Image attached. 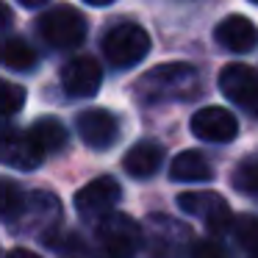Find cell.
<instances>
[{
    "instance_id": "6da1fadb",
    "label": "cell",
    "mask_w": 258,
    "mask_h": 258,
    "mask_svg": "<svg viewBox=\"0 0 258 258\" xmlns=\"http://www.w3.org/2000/svg\"><path fill=\"white\" fill-rule=\"evenodd\" d=\"M136 89H139V97H145L147 103L189 100L200 92V75L191 64H158L142 75Z\"/></svg>"
},
{
    "instance_id": "7a4b0ae2",
    "label": "cell",
    "mask_w": 258,
    "mask_h": 258,
    "mask_svg": "<svg viewBox=\"0 0 258 258\" xmlns=\"http://www.w3.org/2000/svg\"><path fill=\"white\" fill-rule=\"evenodd\" d=\"M97 244L108 258H134L139 247H145V233L136 219L114 211L97 222Z\"/></svg>"
},
{
    "instance_id": "3957f363",
    "label": "cell",
    "mask_w": 258,
    "mask_h": 258,
    "mask_svg": "<svg viewBox=\"0 0 258 258\" xmlns=\"http://www.w3.org/2000/svg\"><path fill=\"white\" fill-rule=\"evenodd\" d=\"M142 233H145V250L150 258H183L191 252V230L172 217H150Z\"/></svg>"
},
{
    "instance_id": "277c9868",
    "label": "cell",
    "mask_w": 258,
    "mask_h": 258,
    "mask_svg": "<svg viewBox=\"0 0 258 258\" xmlns=\"http://www.w3.org/2000/svg\"><path fill=\"white\" fill-rule=\"evenodd\" d=\"M103 53L114 67H134L150 53V34L136 23H119L103 36Z\"/></svg>"
},
{
    "instance_id": "5b68a950",
    "label": "cell",
    "mask_w": 258,
    "mask_h": 258,
    "mask_svg": "<svg viewBox=\"0 0 258 258\" xmlns=\"http://www.w3.org/2000/svg\"><path fill=\"white\" fill-rule=\"evenodd\" d=\"M39 34L47 45L58 50L78 47L86 36V17L73 6H56L39 17Z\"/></svg>"
},
{
    "instance_id": "8992f818",
    "label": "cell",
    "mask_w": 258,
    "mask_h": 258,
    "mask_svg": "<svg viewBox=\"0 0 258 258\" xmlns=\"http://www.w3.org/2000/svg\"><path fill=\"white\" fill-rule=\"evenodd\" d=\"M119 197H122L119 183L111 175H103V178L89 180V183L75 195V211L81 214L84 222L97 225L100 219H106L108 214H114V206L119 203Z\"/></svg>"
},
{
    "instance_id": "52a82bcc",
    "label": "cell",
    "mask_w": 258,
    "mask_h": 258,
    "mask_svg": "<svg viewBox=\"0 0 258 258\" xmlns=\"http://www.w3.org/2000/svg\"><path fill=\"white\" fill-rule=\"evenodd\" d=\"M178 206L183 208L186 214L197 217L208 230L214 233H222V230H230L236 222V217L230 214V206L222 195L217 191H183L178 197Z\"/></svg>"
},
{
    "instance_id": "ba28073f",
    "label": "cell",
    "mask_w": 258,
    "mask_h": 258,
    "mask_svg": "<svg viewBox=\"0 0 258 258\" xmlns=\"http://www.w3.org/2000/svg\"><path fill=\"white\" fill-rule=\"evenodd\" d=\"M219 92L230 103L258 114V73L247 64H228L219 73Z\"/></svg>"
},
{
    "instance_id": "9c48e42d",
    "label": "cell",
    "mask_w": 258,
    "mask_h": 258,
    "mask_svg": "<svg viewBox=\"0 0 258 258\" xmlns=\"http://www.w3.org/2000/svg\"><path fill=\"white\" fill-rule=\"evenodd\" d=\"M103 84V67L92 56H75L61 67V86L70 97H92Z\"/></svg>"
},
{
    "instance_id": "30bf717a",
    "label": "cell",
    "mask_w": 258,
    "mask_h": 258,
    "mask_svg": "<svg viewBox=\"0 0 258 258\" xmlns=\"http://www.w3.org/2000/svg\"><path fill=\"white\" fill-rule=\"evenodd\" d=\"M191 134L203 142H217V145H222V142L236 139L239 122H236V117L228 108L206 106L200 111H195V117H191Z\"/></svg>"
},
{
    "instance_id": "8fae6325",
    "label": "cell",
    "mask_w": 258,
    "mask_h": 258,
    "mask_svg": "<svg viewBox=\"0 0 258 258\" xmlns=\"http://www.w3.org/2000/svg\"><path fill=\"white\" fill-rule=\"evenodd\" d=\"M75 128H78V136L95 150H108V147L117 142V117L106 108H86V111L78 114L75 119Z\"/></svg>"
},
{
    "instance_id": "7c38bea8",
    "label": "cell",
    "mask_w": 258,
    "mask_h": 258,
    "mask_svg": "<svg viewBox=\"0 0 258 258\" xmlns=\"http://www.w3.org/2000/svg\"><path fill=\"white\" fill-rule=\"evenodd\" d=\"M45 158V150L36 145V139L31 134H20V131H12V134L0 136V164L14 169H36Z\"/></svg>"
},
{
    "instance_id": "4fadbf2b",
    "label": "cell",
    "mask_w": 258,
    "mask_h": 258,
    "mask_svg": "<svg viewBox=\"0 0 258 258\" xmlns=\"http://www.w3.org/2000/svg\"><path fill=\"white\" fill-rule=\"evenodd\" d=\"M214 39L230 53H250L258 47V28L241 14H230L214 28Z\"/></svg>"
},
{
    "instance_id": "5bb4252c",
    "label": "cell",
    "mask_w": 258,
    "mask_h": 258,
    "mask_svg": "<svg viewBox=\"0 0 258 258\" xmlns=\"http://www.w3.org/2000/svg\"><path fill=\"white\" fill-rule=\"evenodd\" d=\"M58 200L47 191H34V195H25V206H23V214L17 217L20 228H34V230H42V228H50L53 222H58Z\"/></svg>"
},
{
    "instance_id": "9a60e30c",
    "label": "cell",
    "mask_w": 258,
    "mask_h": 258,
    "mask_svg": "<svg viewBox=\"0 0 258 258\" xmlns=\"http://www.w3.org/2000/svg\"><path fill=\"white\" fill-rule=\"evenodd\" d=\"M161 161H164V147L153 139H139L122 158L125 172L134 175V178H150V175H156Z\"/></svg>"
},
{
    "instance_id": "2e32d148",
    "label": "cell",
    "mask_w": 258,
    "mask_h": 258,
    "mask_svg": "<svg viewBox=\"0 0 258 258\" xmlns=\"http://www.w3.org/2000/svg\"><path fill=\"white\" fill-rule=\"evenodd\" d=\"M169 178L178 180V183H203V180L214 178V167L208 164V158L203 153L183 150L169 164Z\"/></svg>"
},
{
    "instance_id": "e0dca14e",
    "label": "cell",
    "mask_w": 258,
    "mask_h": 258,
    "mask_svg": "<svg viewBox=\"0 0 258 258\" xmlns=\"http://www.w3.org/2000/svg\"><path fill=\"white\" fill-rule=\"evenodd\" d=\"M0 64L3 67H12L17 73H25L36 64V50L20 36H12V39L0 42Z\"/></svg>"
},
{
    "instance_id": "ac0fdd59",
    "label": "cell",
    "mask_w": 258,
    "mask_h": 258,
    "mask_svg": "<svg viewBox=\"0 0 258 258\" xmlns=\"http://www.w3.org/2000/svg\"><path fill=\"white\" fill-rule=\"evenodd\" d=\"M31 136L36 139V145L42 147L45 153H56L67 145V128L61 125V119L56 117H42L34 122V128L28 131Z\"/></svg>"
},
{
    "instance_id": "d6986e66",
    "label": "cell",
    "mask_w": 258,
    "mask_h": 258,
    "mask_svg": "<svg viewBox=\"0 0 258 258\" xmlns=\"http://www.w3.org/2000/svg\"><path fill=\"white\" fill-rule=\"evenodd\" d=\"M230 230H233L239 247L247 252V258H258V217H252V214L236 217Z\"/></svg>"
},
{
    "instance_id": "ffe728a7",
    "label": "cell",
    "mask_w": 258,
    "mask_h": 258,
    "mask_svg": "<svg viewBox=\"0 0 258 258\" xmlns=\"http://www.w3.org/2000/svg\"><path fill=\"white\" fill-rule=\"evenodd\" d=\"M23 206H25V195L20 191V186L0 180V219L17 222V217L23 214Z\"/></svg>"
},
{
    "instance_id": "44dd1931",
    "label": "cell",
    "mask_w": 258,
    "mask_h": 258,
    "mask_svg": "<svg viewBox=\"0 0 258 258\" xmlns=\"http://www.w3.org/2000/svg\"><path fill=\"white\" fill-rule=\"evenodd\" d=\"M233 186L239 191H244V195L258 197V153H255V156H247L244 161L236 167Z\"/></svg>"
},
{
    "instance_id": "7402d4cb",
    "label": "cell",
    "mask_w": 258,
    "mask_h": 258,
    "mask_svg": "<svg viewBox=\"0 0 258 258\" xmlns=\"http://www.w3.org/2000/svg\"><path fill=\"white\" fill-rule=\"evenodd\" d=\"M25 106V89L20 84L0 78V114L9 117V114H17Z\"/></svg>"
},
{
    "instance_id": "603a6c76",
    "label": "cell",
    "mask_w": 258,
    "mask_h": 258,
    "mask_svg": "<svg viewBox=\"0 0 258 258\" xmlns=\"http://www.w3.org/2000/svg\"><path fill=\"white\" fill-rule=\"evenodd\" d=\"M189 258H228V250L214 239H200L191 244Z\"/></svg>"
},
{
    "instance_id": "cb8c5ba5",
    "label": "cell",
    "mask_w": 258,
    "mask_h": 258,
    "mask_svg": "<svg viewBox=\"0 0 258 258\" xmlns=\"http://www.w3.org/2000/svg\"><path fill=\"white\" fill-rule=\"evenodd\" d=\"M12 9L6 6V3H3V0H0V31H6L9 25H12Z\"/></svg>"
},
{
    "instance_id": "d4e9b609",
    "label": "cell",
    "mask_w": 258,
    "mask_h": 258,
    "mask_svg": "<svg viewBox=\"0 0 258 258\" xmlns=\"http://www.w3.org/2000/svg\"><path fill=\"white\" fill-rule=\"evenodd\" d=\"M6 258H42V255H36L34 250H25V247H14Z\"/></svg>"
},
{
    "instance_id": "484cf974",
    "label": "cell",
    "mask_w": 258,
    "mask_h": 258,
    "mask_svg": "<svg viewBox=\"0 0 258 258\" xmlns=\"http://www.w3.org/2000/svg\"><path fill=\"white\" fill-rule=\"evenodd\" d=\"M17 3L25 9H36V6H42V3H47V0H17Z\"/></svg>"
},
{
    "instance_id": "4316f807",
    "label": "cell",
    "mask_w": 258,
    "mask_h": 258,
    "mask_svg": "<svg viewBox=\"0 0 258 258\" xmlns=\"http://www.w3.org/2000/svg\"><path fill=\"white\" fill-rule=\"evenodd\" d=\"M84 3H89V6H108L111 0H84Z\"/></svg>"
},
{
    "instance_id": "83f0119b",
    "label": "cell",
    "mask_w": 258,
    "mask_h": 258,
    "mask_svg": "<svg viewBox=\"0 0 258 258\" xmlns=\"http://www.w3.org/2000/svg\"><path fill=\"white\" fill-rule=\"evenodd\" d=\"M250 3H255V6H258V0H250Z\"/></svg>"
}]
</instances>
